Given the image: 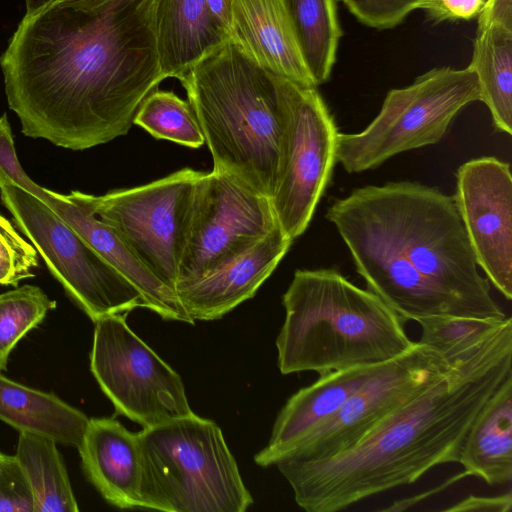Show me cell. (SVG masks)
I'll return each instance as SVG.
<instances>
[{"label":"cell","instance_id":"27","mask_svg":"<svg viewBox=\"0 0 512 512\" xmlns=\"http://www.w3.org/2000/svg\"><path fill=\"white\" fill-rule=\"evenodd\" d=\"M55 307L56 302L34 285H23L0 294V371L6 369L9 356L20 339Z\"/></svg>","mask_w":512,"mask_h":512},{"label":"cell","instance_id":"19","mask_svg":"<svg viewBox=\"0 0 512 512\" xmlns=\"http://www.w3.org/2000/svg\"><path fill=\"white\" fill-rule=\"evenodd\" d=\"M385 363L332 371L299 389L280 410L267 446L254 457L256 464L275 465L297 442L335 414Z\"/></svg>","mask_w":512,"mask_h":512},{"label":"cell","instance_id":"9","mask_svg":"<svg viewBox=\"0 0 512 512\" xmlns=\"http://www.w3.org/2000/svg\"><path fill=\"white\" fill-rule=\"evenodd\" d=\"M201 171L183 168L151 183L96 196L71 193L110 226L175 291Z\"/></svg>","mask_w":512,"mask_h":512},{"label":"cell","instance_id":"18","mask_svg":"<svg viewBox=\"0 0 512 512\" xmlns=\"http://www.w3.org/2000/svg\"><path fill=\"white\" fill-rule=\"evenodd\" d=\"M229 40L274 75L317 87L284 0H234Z\"/></svg>","mask_w":512,"mask_h":512},{"label":"cell","instance_id":"7","mask_svg":"<svg viewBox=\"0 0 512 512\" xmlns=\"http://www.w3.org/2000/svg\"><path fill=\"white\" fill-rule=\"evenodd\" d=\"M481 101L475 72L433 68L404 88L391 89L361 132L337 134L336 162L348 173L374 169L389 158L439 142L458 112Z\"/></svg>","mask_w":512,"mask_h":512},{"label":"cell","instance_id":"11","mask_svg":"<svg viewBox=\"0 0 512 512\" xmlns=\"http://www.w3.org/2000/svg\"><path fill=\"white\" fill-rule=\"evenodd\" d=\"M286 122L272 206L292 240L312 220L336 163L337 126L317 87L281 77Z\"/></svg>","mask_w":512,"mask_h":512},{"label":"cell","instance_id":"1","mask_svg":"<svg viewBox=\"0 0 512 512\" xmlns=\"http://www.w3.org/2000/svg\"><path fill=\"white\" fill-rule=\"evenodd\" d=\"M156 0L86 9L51 4L24 14L0 56L21 132L71 150L124 136L165 80L154 34Z\"/></svg>","mask_w":512,"mask_h":512},{"label":"cell","instance_id":"15","mask_svg":"<svg viewBox=\"0 0 512 512\" xmlns=\"http://www.w3.org/2000/svg\"><path fill=\"white\" fill-rule=\"evenodd\" d=\"M0 172L42 200L144 297L147 309L164 320L194 324L175 291L156 277L121 237L71 192L63 195L36 184L23 170L17 156L0 164Z\"/></svg>","mask_w":512,"mask_h":512},{"label":"cell","instance_id":"5","mask_svg":"<svg viewBox=\"0 0 512 512\" xmlns=\"http://www.w3.org/2000/svg\"><path fill=\"white\" fill-rule=\"evenodd\" d=\"M282 303L286 315L276 339L282 374L314 371L320 376L378 365L415 343L405 319L334 268L296 270Z\"/></svg>","mask_w":512,"mask_h":512},{"label":"cell","instance_id":"25","mask_svg":"<svg viewBox=\"0 0 512 512\" xmlns=\"http://www.w3.org/2000/svg\"><path fill=\"white\" fill-rule=\"evenodd\" d=\"M296 38L316 86L326 83L342 36L335 0H284Z\"/></svg>","mask_w":512,"mask_h":512},{"label":"cell","instance_id":"22","mask_svg":"<svg viewBox=\"0 0 512 512\" xmlns=\"http://www.w3.org/2000/svg\"><path fill=\"white\" fill-rule=\"evenodd\" d=\"M458 463L466 476L489 485L512 479V373L498 386L476 416L464 439Z\"/></svg>","mask_w":512,"mask_h":512},{"label":"cell","instance_id":"33","mask_svg":"<svg viewBox=\"0 0 512 512\" xmlns=\"http://www.w3.org/2000/svg\"><path fill=\"white\" fill-rule=\"evenodd\" d=\"M512 508V494L508 491L496 496L469 495L445 511L509 512Z\"/></svg>","mask_w":512,"mask_h":512},{"label":"cell","instance_id":"28","mask_svg":"<svg viewBox=\"0 0 512 512\" xmlns=\"http://www.w3.org/2000/svg\"><path fill=\"white\" fill-rule=\"evenodd\" d=\"M511 317L482 319L434 315L418 319L419 342L450 358L476 346L498 331Z\"/></svg>","mask_w":512,"mask_h":512},{"label":"cell","instance_id":"20","mask_svg":"<svg viewBox=\"0 0 512 512\" xmlns=\"http://www.w3.org/2000/svg\"><path fill=\"white\" fill-rule=\"evenodd\" d=\"M469 67L496 129L512 134V0H486Z\"/></svg>","mask_w":512,"mask_h":512},{"label":"cell","instance_id":"35","mask_svg":"<svg viewBox=\"0 0 512 512\" xmlns=\"http://www.w3.org/2000/svg\"><path fill=\"white\" fill-rule=\"evenodd\" d=\"M110 1L111 0H51L47 5L62 4L78 6L86 9H95L107 4Z\"/></svg>","mask_w":512,"mask_h":512},{"label":"cell","instance_id":"29","mask_svg":"<svg viewBox=\"0 0 512 512\" xmlns=\"http://www.w3.org/2000/svg\"><path fill=\"white\" fill-rule=\"evenodd\" d=\"M38 267V252L23 238L16 226L0 214V285L15 286L34 277Z\"/></svg>","mask_w":512,"mask_h":512},{"label":"cell","instance_id":"8","mask_svg":"<svg viewBox=\"0 0 512 512\" xmlns=\"http://www.w3.org/2000/svg\"><path fill=\"white\" fill-rule=\"evenodd\" d=\"M0 199L70 299L93 321L147 303L42 200L0 173Z\"/></svg>","mask_w":512,"mask_h":512},{"label":"cell","instance_id":"17","mask_svg":"<svg viewBox=\"0 0 512 512\" xmlns=\"http://www.w3.org/2000/svg\"><path fill=\"white\" fill-rule=\"evenodd\" d=\"M88 481L111 505L142 508V458L138 433L115 418L88 420L77 447Z\"/></svg>","mask_w":512,"mask_h":512},{"label":"cell","instance_id":"4","mask_svg":"<svg viewBox=\"0 0 512 512\" xmlns=\"http://www.w3.org/2000/svg\"><path fill=\"white\" fill-rule=\"evenodd\" d=\"M213 159V170L272 197L286 112L281 77L228 40L178 79Z\"/></svg>","mask_w":512,"mask_h":512},{"label":"cell","instance_id":"23","mask_svg":"<svg viewBox=\"0 0 512 512\" xmlns=\"http://www.w3.org/2000/svg\"><path fill=\"white\" fill-rule=\"evenodd\" d=\"M0 420L20 432L78 447L89 418L53 393L39 391L0 374Z\"/></svg>","mask_w":512,"mask_h":512},{"label":"cell","instance_id":"34","mask_svg":"<svg viewBox=\"0 0 512 512\" xmlns=\"http://www.w3.org/2000/svg\"><path fill=\"white\" fill-rule=\"evenodd\" d=\"M233 2L234 0H206L213 21L228 40L231 31Z\"/></svg>","mask_w":512,"mask_h":512},{"label":"cell","instance_id":"31","mask_svg":"<svg viewBox=\"0 0 512 512\" xmlns=\"http://www.w3.org/2000/svg\"><path fill=\"white\" fill-rule=\"evenodd\" d=\"M34 499L27 478L17 460L0 458V512H33Z\"/></svg>","mask_w":512,"mask_h":512},{"label":"cell","instance_id":"10","mask_svg":"<svg viewBox=\"0 0 512 512\" xmlns=\"http://www.w3.org/2000/svg\"><path fill=\"white\" fill-rule=\"evenodd\" d=\"M94 323L90 369L117 415L146 428L194 413L180 375L129 328L124 314Z\"/></svg>","mask_w":512,"mask_h":512},{"label":"cell","instance_id":"30","mask_svg":"<svg viewBox=\"0 0 512 512\" xmlns=\"http://www.w3.org/2000/svg\"><path fill=\"white\" fill-rule=\"evenodd\" d=\"M362 24L391 29L400 24L423 0H340Z\"/></svg>","mask_w":512,"mask_h":512},{"label":"cell","instance_id":"3","mask_svg":"<svg viewBox=\"0 0 512 512\" xmlns=\"http://www.w3.org/2000/svg\"><path fill=\"white\" fill-rule=\"evenodd\" d=\"M512 373V319L468 349L451 369L397 408L350 449L320 460L275 465L307 512H336L458 463L484 404Z\"/></svg>","mask_w":512,"mask_h":512},{"label":"cell","instance_id":"36","mask_svg":"<svg viewBox=\"0 0 512 512\" xmlns=\"http://www.w3.org/2000/svg\"><path fill=\"white\" fill-rule=\"evenodd\" d=\"M51 0H24L26 12L25 14L34 13L45 7Z\"/></svg>","mask_w":512,"mask_h":512},{"label":"cell","instance_id":"2","mask_svg":"<svg viewBox=\"0 0 512 512\" xmlns=\"http://www.w3.org/2000/svg\"><path fill=\"white\" fill-rule=\"evenodd\" d=\"M370 291L405 320L505 319L481 276L454 198L397 181L357 188L326 212Z\"/></svg>","mask_w":512,"mask_h":512},{"label":"cell","instance_id":"12","mask_svg":"<svg viewBox=\"0 0 512 512\" xmlns=\"http://www.w3.org/2000/svg\"><path fill=\"white\" fill-rule=\"evenodd\" d=\"M461 354L447 358L416 341L386 362L335 414L297 442L283 458L320 460L350 449L390 413L446 374Z\"/></svg>","mask_w":512,"mask_h":512},{"label":"cell","instance_id":"26","mask_svg":"<svg viewBox=\"0 0 512 512\" xmlns=\"http://www.w3.org/2000/svg\"><path fill=\"white\" fill-rule=\"evenodd\" d=\"M133 124L157 139L199 148L204 136L190 103L173 91H151L140 104Z\"/></svg>","mask_w":512,"mask_h":512},{"label":"cell","instance_id":"32","mask_svg":"<svg viewBox=\"0 0 512 512\" xmlns=\"http://www.w3.org/2000/svg\"><path fill=\"white\" fill-rule=\"evenodd\" d=\"M486 0H423L418 9L434 22L471 20L478 17Z\"/></svg>","mask_w":512,"mask_h":512},{"label":"cell","instance_id":"14","mask_svg":"<svg viewBox=\"0 0 512 512\" xmlns=\"http://www.w3.org/2000/svg\"><path fill=\"white\" fill-rule=\"evenodd\" d=\"M453 196L477 265L512 299V177L510 165L485 156L462 164Z\"/></svg>","mask_w":512,"mask_h":512},{"label":"cell","instance_id":"21","mask_svg":"<svg viewBox=\"0 0 512 512\" xmlns=\"http://www.w3.org/2000/svg\"><path fill=\"white\" fill-rule=\"evenodd\" d=\"M154 34L165 79H179L228 38L213 21L206 0H156Z\"/></svg>","mask_w":512,"mask_h":512},{"label":"cell","instance_id":"6","mask_svg":"<svg viewBox=\"0 0 512 512\" xmlns=\"http://www.w3.org/2000/svg\"><path fill=\"white\" fill-rule=\"evenodd\" d=\"M142 508L164 512H244L253 498L221 428L193 413L138 433Z\"/></svg>","mask_w":512,"mask_h":512},{"label":"cell","instance_id":"24","mask_svg":"<svg viewBox=\"0 0 512 512\" xmlns=\"http://www.w3.org/2000/svg\"><path fill=\"white\" fill-rule=\"evenodd\" d=\"M56 442L20 432L15 457L32 491L33 512L79 511L67 469Z\"/></svg>","mask_w":512,"mask_h":512},{"label":"cell","instance_id":"37","mask_svg":"<svg viewBox=\"0 0 512 512\" xmlns=\"http://www.w3.org/2000/svg\"><path fill=\"white\" fill-rule=\"evenodd\" d=\"M4 455V453L0 452V458Z\"/></svg>","mask_w":512,"mask_h":512},{"label":"cell","instance_id":"16","mask_svg":"<svg viewBox=\"0 0 512 512\" xmlns=\"http://www.w3.org/2000/svg\"><path fill=\"white\" fill-rule=\"evenodd\" d=\"M292 242L277 225L243 252L195 278L178 282L175 293L194 322L222 318L254 297Z\"/></svg>","mask_w":512,"mask_h":512},{"label":"cell","instance_id":"13","mask_svg":"<svg viewBox=\"0 0 512 512\" xmlns=\"http://www.w3.org/2000/svg\"><path fill=\"white\" fill-rule=\"evenodd\" d=\"M277 225L270 197L230 174L202 172L195 187L177 283L243 252Z\"/></svg>","mask_w":512,"mask_h":512}]
</instances>
